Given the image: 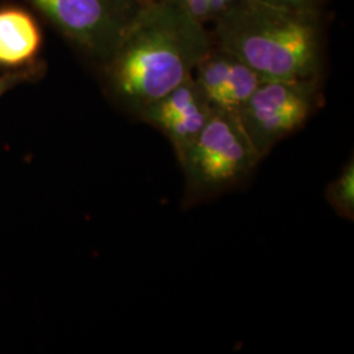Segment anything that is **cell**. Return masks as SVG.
<instances>
[{"label":"cell","instance_id":"5b68a950","mask_svg":"<svg viewBox=\"0 0 354 354\" xmlns=\"http://www.w3.org/2000/svg\"><path fill=\"white\" fill-rule=\"evenodd\" d=\"M319 100L320 77L263 80L236 114L264 159L279 140L304 127Z\"/></svg>","mask_w":354,"mask_h":354},{"label":"cell","instance_id":"277c9868","mask_svg":"<svg viewBox=\"0 0 354 354\" xmlns=\"http://www.w3.org/2000/svg\"><path fill=\"white\" fill-rule=\"evenodd\" d=\"M97 67L113 53L145 6L138 0H26Z\"/></svg>","mask_w":354,"mask_h":354},{"label":"cell","instance_id":"8992f818","mask_svg":"<svg viewBox=\"0 0 354 354\" xmlns=\"http://www.w3.org/2000/svg\"><path fill=\"white\" fill-rule=\"evenodd\" d=\"M213 112L214 108L190 75L163 97L145 106L137 118L158 129L169 140L180 160L201 134Z\"/></svg>","mask_w":354,"mask_h":354},{"label":"cell","instance_id":"6da1fadb","mask_svg":"<svg viewBox=\"0 0 354 354\" xmlns=\"http://www.w3.org/2000/svg\"><path fill=\"white\" fill-rule=\"evenodd\" d=\"M212 35L172 0L145 4L111 57L99 66L108 96L137 114L193 75Z\"/></svg>","mask_w":354,"mask_h":354},{"label":"cell","instance_id":"9c48e42d","mask_svg":"<svg viewBox=\"0 0 354 354\" xmlns=\"http://www.w3.org/2000/svg\"><path fill=\"white\" fill-rule=\"evenodd\" d=\"M326 197L336 214L353 221L354 216V163L351 160L342 168L326 190Z\"/></svg>","mask_w":354,"mask_h":354},{"label":"cell","instance_id":"7c38bea8","mask_svg":"<svg viewBox=\"0 0 354 354\" xmlns=\"http://www.w3.org/2000/svg\"><path fill=\"white\" fill-rule=\"evenodd\" d=\"M279 7L298 10V11H317L320 12V4L323 0H264Z\"/></svg>","mask_w":354,"mask_h":354},{"label":"cell","instance_id":"ba28073f","mask_svg":"<svg viewBox=\"0 0 354 354\" xmlns=\"http://www.w3.org/2000/svg\"><path fill=\"white\" fill-rule=\"evenodd\" d=\"M44 33L36 16L16 4L0 6V70H19L39 61Z\"/></svg>","mask_w":354,"mask_h":354},{"label":"cell","instance_id":"30bf717a","mask_svg":"<svg viewBox=\"0 0 354 354\" xmlns=\"http://www.w3.org/2000/svg\"><path fill=\"white\" fill-rule=\"evenodd\" d=\"M46 73V64L39 59L19 70H10L0 74V97L20 86L38 82Z\"/></svg>","mask_w":354,"mask_h":354},{"label":"cell","instance_id":"3957f363","mask_svg":"<svg viewBox=\"0 0 354 354\" xmlns=\"http://www.w3.org/2000/svg\"><path fill=\"white\" fill-rule=\"evenodd\" d=\"M263 160L238 114L214 109L178 163L185 177L184 203L194 205L243 183Z\"/></svg>","mask_w":354,"mask_h":354},{"label":"cell","instance_id":"4fadbf2b","mask_svg":"<svg viewBox=\"0 0 354 354\" xmlns=\"http://www.w3.org/2000/svg\"><path fill=\"white\" fill-rule=\"evenodd\" d=\"M210 1H212L215 20L216 17H219L225 11H227L231 6H234L239 0H210Z\"/></svg>","mask_w":354,"mask_h":354},{"label":"cell","instance_id":"52a82bcc","mask_svg":"<svg viewBox=\"0 0 354 354\" xmlns=\"http://www.w3.org/2000/svg\"><path fill=\"white\" fill-rule=\"evenodd\" d=\"M193 77L214 109L232 113L239 112L263 82L252 68L214 42L196 64Z\"/></svg>","mask_w":354,"mask_h":354},{"label":"cell","instance_id":"8fae6325","mask_svg":"<svg viewBox=\"0 0 354 354\" xmlns=\"http://www.w3.org/2000/svg\"><path fill=\"white\" fill-rule=\"evenodd\" d=\"M178 7H181L192 17L198 20L200 23L206 24L209 21H214V12L210 0H172Z\"/></svg>","mask_w":354,"mask_h":354},{"label":"cell","instance_id":"7a4b0ae2","mask_svg":"<svg viewBox=\"0 0 354 354\" xmlns=\"http://www.w3.org/2000/svg\"><path fill=\"white\" fill-rule=\"evenodd\" d=\"M212 39L263 80L320 77V12L298 11L264 0H239L216 17Z\"/></svg>","mask_w":354,"mask_h":354},{"label":"cell","instance_id":"5bb4252c","mask_svg":"<svg viewBox=\"0 0 354 354\" xmlns=\"http://www.w3.org/2000/svg\"><path fill=\"white\" fill-rule=\"evenodd\" d=\"M140 3L142 4H147V3H151V1H155V0H138Z\"/></svg>","mask_w":354,"mask_h":354}]
</instances>
